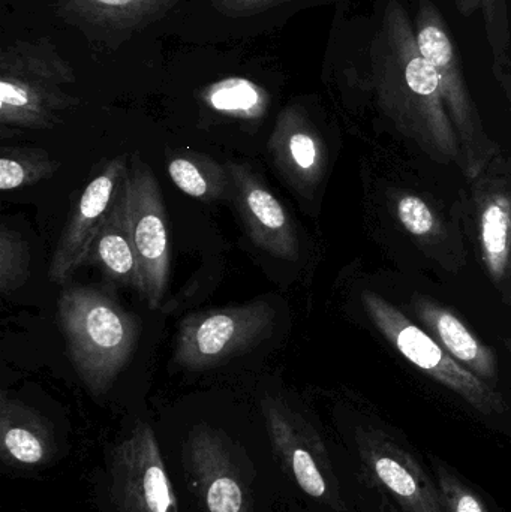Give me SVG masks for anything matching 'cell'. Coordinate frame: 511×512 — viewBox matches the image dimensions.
Listing matches in <instances>:
<instances>
[{"instance_id": "6da1fadb", "label": "cell", "mask_w": 511, "mask_h": 512, "mask_svg": "<svg viewBox=\"0 0 511 512\" xmlns=\"http://www.w3.org/2000/svg\"><path fill=\"white\" fill-rule=\"evenodd\" d=\"M158 435L183 512H288L260 417L197 415L158 427Z\"/></svg>"}, {"instance_id": "7a4b0ae2", "label": "cell", "mask_w": 511, "mask_h": 512, "mask_svg": "<svg viewBox=\"0 0 511 512\" xmlns=\"http://www.w3.org/2000/svg\"><path fill=\"white\" fill-rule=\"evenodd\" d=\"M341 72L344 86L368 98L399 131L429 149L458 155L461 143L437 71L420 51L414 21L401 0L375 5Z\"/></svg>"}, {"instance_id": "3957f363", "label": "cell", "mask_w": 511, "mask_h": 512, "mask_svg": "<svg viewBox=\"0 0 511 512\" xmlns=\"http://www.w3.org/2000/svg\"><path fill=\"white\" fill-rule=\"evenodd\" d=\"M258 417L281 475L288 512H350L329 442L305 409L264 391Z\"/></svg>"}, {"instance_id": "277c9868", "label": "cell", "mask_w": 511, "mask_h": 512, "mask_svg": "<svg viewBox=\"0 0 511 512\" xmlns=\"http://www.w3.org/2000/svg\"><path fill=\"white\" fill-rule=\"evenodd\" d=\"M57 319L75 372L87 391L101 399L134 354L137 319L108 295L83 286L63 292Z\"/></svg>"}, {"instance_id": "5b68a950", "label": "cell", "mask_w": 511, "mask_h": 512, "mask_svg": "<svg viewBox=\"0 0 511 512\" xmlns=\"http://www.w3.org/2000/svg\"><path fill=\"white\" fill-rule=\"evenodd\" d=\"M92 489L101 512H183L158 426L146 417L132 418L102 448Z\"/></svg>"}, {"instance_id": "8992f818", "label": "cell", "mask_w": 511, "mask_h": 512, "mask_svg": "<svg viewBox=\"0 0 511 512\" xmlns=\"http://www.w3.org/2000/svg\"><path fill=\"white\" fill-rule=\"evenodd\" d=\"M77 77L68 60L47 39L18 41L0 54V123L50 129L80 104L69 90Z\"/></svg>"}, {"instance_id": "52a82bcc", "label": "cell", "mask_w": 511, "mask_h": 512, "mask_svg": "<svg viewBox=\"0 0 511 512\" xmlns=\"http://www.w3.org/2000/svg\"><path fill=\"white\" fill-rule=\"evenodd\" d=\"M276 312L266 300L189 315L180 324L174 363L182 369H215L272 336Z\"/></svg>"}, {"instance_id": "ba28073f", "label": "cell", "mask_w": 511, "mask_h": 512, "mask_svg": "<svg viewBox=\"0 0 511 512\" xmlns=\"http://www.w3.org/2000/svg\"><path fill=\"white\" fill-rule=\"evenodd\" d=\"M363 306L381 334L414 366L431 376L468 405L485 415L503 414L506 403L491 384L477 378L459 364L443 346L438 345L422 328L411 324L404 313L374 292L362 295Z\"/></svg>"}, {"instance_id": "9c48e42d", "label": "cell", "mask_w": 511, "mask_h": 512, "mask_svg": "<svg viewBox=\"0 0 511 512\" xmlns=\"http://www.w3.org/2000/svg\"><path fill=\"white\" fill-rule=\"evenodd\" d=\"M414 29L420 51L437 71L441 96L459 143L470 159L471 170H476L480 167L476 155H486L491 143L468 90L464 66L452 33L440 9L431 0H420Z\"/></svg>"}, {"instance_id": "30bf717a", "label": "cell", "mask_w": 511, "mask_h": 512, "mask_svg": "<svg viewBox=\"0 0 511 512\" xmlns=\"http://www.w3.org/2000/svg\"><path fill=\"white\" fill-rule=\"evenodd\" d=\"M351 441L363 474L402 511L449 512L435 478L390 433L356 427Z\"/></svg>"}, {"instance_id": "8fae6325", "label": "cell", "mask_w": 511, "mask_h": 512, "mask_svg": "<svg viewBox=\"0 0 511 512\" xmlns=\"http://www.w3.org/2000/svg\"><path fill=\"white\" fill-rule=\"evenodd\" d=\"M128 221L144 282V300L158 309L170 277L167 213L155 174L135 155L126 174Z\"/></svg>"}, {"instance_id": "7c38bea8", "label": "cell", "mask_w": 511, "mask_h": 512, "mask_svg": "<svg viewBox=\"0 0 511 512\" xmlns=\"http://www.w3.org/2000/svg\"><path fill=\"white\" fill-rule=\"evenodd\" d=\"M126 174V156H117L105 162L81 191L51 258V282H66L86 264L93 242L125 186Z\"/></svg>"}, {"instance_id": "4fadbf2b", "label": "cell", "mask_w": 511, "mask_h": 512, "mask_svg": "<svg viewBox=\"0 0 511 512\" xmlns=\"http://www.w3.org/2000/svg\"><path fill=\"white\" fill-rule=\"evenodd\" d=\"M65 436L39 409L2 391L0 394V463L11 475L38 474L68 454Z\"/></svg>"}, {"instance_id": "5bb4252c", "label": "cell", "mask_w": 511, "mask_h": 512, "mask_svg": "<svg viewBox=\"0 0 511 512\" xmlns=\"http://www.w3.org/2000/svg\"><path fill=\"white\" fill-rule=\"evenodd\" d=\"M225 167L230 176L231 200L254 245L275 258L297 261L299 237L281 201L248 164L227 162Z\"/></svg>"}, {"instance_id": "9a60e30c", "label": "cell", "mask_w": 511, "mask_h": 512, "mask_svg": "<svg viewBox=\"0 0 511 512\" xmlns=\"http://www.w3.org/2000/svg\"><path fill=\"white\" fill-rule=\"evenodd\" d=\"M267 147L281 176L299 194L311 195L323 177L324 147L305 111L285 108Z\"/></svg>"}, {"instance_id": "2e32d148", "label": "cell", "mask_w": 511, "mask_h": 512, "mask_svg": "<svg viewBox=\"0 0 511 512\" xmlns=\"http://www.w3.org/2000/svg\"><path fill=\"white\" fill-rule=\"evenodd\" d=\"M87 264L98 265L111 282L134 288L144 298L143 276L129 231L126 180L93 242Z\"/></svg>"}, {"instance_id": "e0dca14e", "label": "cell", "mask_w": 511, "mask_h": 512, "mask_svg": "<svg viewBox=\"0 0 511 512\" xmlns=\"http://www.w3.org/2000/svg\"><path fill=\"white\" fill-rule=\"evenodd\" d=\"M417 315L437 336L438 342L465 369L485 382L497 379V361L494 352L465 327L464 322L444 307L428 298H419L414 304Z\"/></svg>"}, {"instance_id": "ac0fdd59", "label": "cell", "mask_w": 511, "mask_h": 512, "mask_svg": "<svg viewBox=\"0 0 511 512\" xmlns=\"http://www.w3.org/2000/svg\"><path fill=\"white\" fill-rule=\"evenodd\" d=\"M167 171L174 185L195 200L212 203L230 195L227 167L203 153L182 150L168 156Z\"/></svg>"}, {"instance_id": "d6986e66", "label": "cell", "mask_w": 511, "mask_h": 512, "mask_svg": "<svg viewBox=\"0 0 511 512\" xmlns=\"http://www.w3.org/2000/svg\"><path fill=\"white\" fill-rule=\"evenodd\" d=\"M480 243L489 273L503 279L511 265V200L503 194L485 198L479 216Z\"/></svg>"}, {"instance_id": "ffe728a7", "label": "cell", "mask_w": 511, "mask_h": 512, "mask_svg": "<svg viewBox=\"0 0 511 512\" xmlns=\"http://www.w3.org/2000/svg\"><path fill=\"white\" fill-rule=\"evenodd\" d=\"M177 0H66V5L92 23L126 29L161 17Z\"/></svg>"}, {"instance_id": "44dd1931", "label": "cell", "mask_w": 511, "mask_h": 512, "mask_svg": "<svg viewBox=\"0 0 511 512\" xmlns=\"http://www.w3.org/2000/svg\"><path fill=\"white\" fill-rule=\"evenodd\" d=\"M210 108L236 119L255 120L266 114V92L245 78H228L213 84L204 93Z\"/></svg>"}, {"instance_id": "7402d4cb", "label": "cell", "mask_w": 511, "mask_h": 512, "mask_svg": "<svg viewBox=\"0 0 511 512\" xmlns=\"http://www.w3.org/2000/svg\"><path fill=\"white\" fill-rule=\"evenodd\" d=\"M59 162L35 147H3L0 153V189L15 191L53 176Z\"/></svg>"}, {"instance_id": "603a6c76", "label": "cell", "mask_w": 511, "mask_h": 512, "mask_svg": "<svg viewBox=\"0 0 511 512\" xmlns=\"http://www.w3.org/2000/svg\"><path fill=\"white\" fill-rule=\"evenodd\" d=\"M486 39L492 54V74L506 95L511 113V36L507 0H482Z\"/></svg>"}, {"instance_id": "cb8c5ba5", "label": "cell", "mask_w": 511, "mask_h": 512, "mask_svg": "<svg viewBox=\"0 0 511 512\" xmlns=\"http://www.w3.org/2000/svg\"><path fill=\"white\" fill-rule=\"evenodd\" d=\"M30 273V251L26 240L6 227H0V291L12 294L26 283Z\"/></svg>"}, {"instance_id": "d4e9b609", "label": "cell", "mask_w": 511, "mask_h": 512, "mask_svg": "<svg viewBox=\"0 0 511 512\" xmlns=\"http://www.w3.org/2000/svg\"><path fill=\"white\" fill-rule=\"evenodd\" d=\"M435 481L449 512H491L482 496L468 486L446 463L432 457Z\"/></svg>"}, {"instance_id": "484cf974", "label": "cell", "mask_w": 511, "mask_h": 512, "mask_svg": "<svg viewBox=\"0 0 511 512\" xmlns=\"http://www.w3.org/2000/svg\"><path fill=\"white\" fill-rule=\"evenodd\" d=\"M396 213L405 230L410 231L413 236L426 237L437 228V219L431 207L416 195L402 197L396 206Z\"/></svg>"}, {"instance_id": "4316f807", "label": "cell", "mask_w": 511, "mask_h": 512, "mask_svg": "<svg viewBox=\"0 0 511 512\" xmlns=\"http://www.w3.org/2000/svg\"><path fill=\"white\" fill-rule=\"evenodd\" d=\"M290 0H216L219 8L234 17H248L275 8Z\"/></svg>"}, {"instance_id": "83f0119b", "label": "cell", "mask_w": 511, "mask_h": 512, "mask_svg": "<svg viewBox=\"0 0 511 512\" xmlns=\"http://www.w3.org/2000/svg\"><path fill=\"white\" fill-rule=\"evenodd\" d=\"M462 17H471L476 12L482 11V0H452Z\"/></svg>"}]
</instances>
